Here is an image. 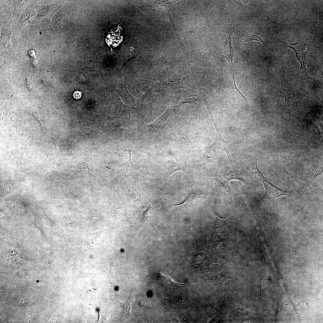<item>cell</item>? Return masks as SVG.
<instances>
[{"label": "cell", "instance_id": "6da1fadb", "mask_svg": "<svg viewBox=\"0 0 323 323\" xmlns=\"http://www.w3.org/2000/svg\"><path fill=\"white\" fill-rule=\"evenodd\" d=\"M257 165V173L263 184L265 190V194L263 198L264 200L272 202L276 198L283 195L287 196L292 194L291 192L281 190L271 183L258 170Z\"/></svg>", "mask_w": 323, "mask_h": 323}, {"label": "cell", "instance_id": "7a4b0ae2", "mask_svg": "<svg viewBox=\"0 0 323 323\" xmlns=\"http://www.w3.org/2000/svg\"><path fill=\"white\" fill-rule=\"evenodd\" d=\"M111 113L113 117H120L127 114L136 113V108L133 104L126 105L123 103L118 95L114 92L110 106Z\"/></svg>", "mask_w": 323, "mask_h": 323}, {"label": "cell", "instance_id": "3957f363", "mask_svg": "<svg viewBox=\"0 0 323 323\" xmlns=\"http://www.w3.org/2000/svg\"><path fill=\"white\" fill-rule=\"evenodd\" d=\"M121 20L118 23L112 25L105 33L104 39L107 45L113 48L118 46L122 41L123 33Z\"/></svg>", "mask_w": 323, "mask_h": 323}, {"label": "cell", "instance_id": "277c9868", "mask_svg": "<svg viewBox=\"0 0 323 323\" xmlns=\"http://www.w3.org/2000/svg\"><path fill=\"white\" fill-rule=\"evenodd\" d=\"M174 143L179 148L188 151L195 147L193 144L189 139L188 134L182 127H175L171 132Z\"/></svg>", "mask_w": 323, "mask_h": 323}, {"label": "cell", "instance_id": "5b68a950", "mask_svg": "<svg viewBox=\"0 0 323 323\" xmlns=\"http://www.w3.org/2000/svg\"><path fill=\"white\" fill-rule=\"evenodd\" d=\"M137 44L134 40L133 37L131 36L126 40L123 50L122 61L120 68L121 72L130 61L139 57L137 52Z\"/></svg>", "mask_w": 323, "mask_h": 323}, {"label": "cell", "instance_id": "8992f818", "mask_svg": "<svg viewBox=\"0 0 323 323\" xmlns=\"http://www.w3.org/2000/svg\"><path fill=\"white\" fill-rule=\"evenodd\" d=\"M137 85L139 90L137 101L141 104L148 95L154 92L158 91L161 88L160 84L146 79L138 81Z\"/></svg>", "mask_w": 323, "mask_h": 323}, {"label": "cell", "instance_id": "52a82bcc", "mask_svg": "<svg viewBox=\"0 0 323 323\" xmlns=\"http://www.w3.org/2000/svg\"><path fill=\"white\" fill-rule=\"evenodd\" d=\"M127 78L126 76H121L120 80L115 83V91L122 99L129 104H134L138 102L129 92L126 85Z\"/></svg>", "mask_w": 323, "mask_h": 323}, {"label": "cell", "instance_id": "ba28073f", "mask_svg": "<svg viewBox=\"0 0 323 323\" xmlns=\"http://www.w3.org/2000/svg\"><path fill=\"white\" fill-rule=\"evenodd\" d=\"M280 92L285 96V100L284 108L285 109H295L302 98L303 94L298 91L281 88Z\"/></svg>", "mask_w": 323, "mask_h": 323}, {"label": "cell", "instance_id": "9c48e42d", "mask_svg": "<svg viewBox=\"0 0 323 323\" xmlns=\"http://www.w3.org/2000/svg\"><path fill=\"white\" fill-rule=\"evenodd\" d=\"M223 177L228 182L233 180H238L247 184L244 179V172L242 169L235 166L225 167L222 173Z\"/></svg>", "mask_w": 323, "mask_h": 323}, {"label": "cell", "instance_id": "30bf717a", "mask_svg": "<svg viewBox=\"0 0 323 323\" xmlns=\"http://www.w3.org/2000/svg\"><path fill=\"white\" fill-rule=\"evenodd\" d=\"M61 134L59 132L51 135L52 138V144L49 146L50 153L49 158L47 162L57 165H64L60 156V153L57 148V143L58 139Z\"/></svg>", "mask_w": 323, "mask_h": 323}, {"label": "cell", "instance_id": "8fae6325", "mask_svg": "<svg viewBox=\"0 0 323 323\" xmlns=\"http://www.w3.org/2000/svg\"><path fill=\"white\" fill-rule=\"evenodd\" d=\"M213 182L212 188L218 193L229 196H234L228 185V182L223 177L214 178Z\"/></svg>", "mask_w": 323, "mask_h": 323}, {"label": "cell", "instance_id": "7c38bea8", "mask_svg": "<svg viewBox=\"0 0 323 323\" xmlns=\"http://www.w3.org/2000/svg\"><path fill=\"white\" fill-rule=\"evenodd\" d=\"M231 32H228L227 36L224 43L223 52L225 57L228 60L230 66L231 73V74L235 86H236L234 80L235 67L233 62V57L234 54V50L233 49L231 44Z\"/></svg>", "mask_w": 323, "mask_h": 323}, {"label": "cell", "instance_id": "4fadbf2b", "mask_svg": "<svg viewBox=\"0 0 323 323\" xmlns=\"http://www.w3.org/2000/svg\"><path fill=\"white\" fill-rule=\"evenodd\" d=\"M129 159L126 163L127 177L131 176L134 181V187L135 189L141 190L139 183L138 174L141 164L140 162L137 164H133L131 160V155H129Z\"/></svg>", "mask_w": 323, "mask_h": 323}, {"label": "cell", "instance_id": "5bb4252c", "mask_svg": "<svg viewBox=\"0 0 323 323\" xmlns=\"http://www.w3.org/2000/svg\"><path fill=\"white\" fill-rule=\"evenodd\" d=\"M176 161L171 162L167 160L164 164L160 163L164 167L165 170V177L169 179L173 173L181 171L184 172L186 171V167L183 163L179 159L175 157Z\"/></svg>", "mask_w": 323, "mask_h": 323}, {"label": "cell", "instance_id": "9a60e30c", "mask_svg": "<svg viewBox=\"0 0 323 323\" xmlns=\"http://www.w3.org/2000/svg\"><path fill=\"white\" fill-rule=\"evenodd\" d=\"M155 191L158 196L162 199H167L172 196L174 192L160 181L154 174L152 175Z\"/></svg>", "mask_w": 323, "mask_h": 323}, {"label": "cell", "instance_id": "2e32d148", "mask_svg": "<svg viewBox=\"0 0 323 323\" xmlns=\"http://www.w3.org/2000/svg\"><path fill=\"white\" fill-rule=\"evenodd\" d=\"M288 44L292 45V47H289L294 50L298 59L301 63V66L303 65L304 66L306 53L309 50V47L307 43L300 41L295 43Z\"/></svg>", "mask_w": 323, "mask_h": 323}, {"label": "cell", "instance_id": "e0dca14e", "mask_svg": "<svg viewBox=\"0 0 323 323\" xmlns=\"http://www.w3.org/2000/svg\"><path fill=\"white\" fill-rule=\"evenodd\" d=\"M207 196V194L202 191H194L189 193L184 201L177 205L191 206L196 205L205 199Z\"/></svg>", "mask_w": 323, "mask_h": 323}, {"label": "cell", "instance_id": "ac0fdd59", "mask_svg": "<svg viewBox=\"0 0 323 323\" xmlns=\"http://www.w3.org/2000/svg\"><path fill=\"white\" fill-rule=\"evenodd\" d=\"M23 110L32 116L35 117L42 123L47 121V118L45 116L47 113L44 109L38 105H32L23 107Z\"/></svg>", "mask_w": 323, "mask_h": 323}, {"label": "cell", "instance_id": "d6986e66", "mask_svg": "<svg viewBox=\"0 0 323 323\" xmlns=\"http://www.w3.org/2000/svg\"><path fill=\"white\" fill-rule=\"evenodd\" d=\"M252 41H259L262 43L266 46L264 43V42L259 37L256 35L242 33L237 36L236 39V43L237 46L239 44L241 43L245 42H249Z\"/></svg>", "mask_w": 323, "mask_h": 323}, {"label": "cell", "instance_id": "ffe728a7", "mask_svg": "<svg viewBox=\"0 0 323 323\" xmlns=\"http://www.w3.org/2000/svg\"><path fill=\"white\" fill-rule=\"evenodd\" d=\"M76 164L78 167L86 173L91 175L88 167V164L82 161L81 159H76L75 160Z\"/></svg>", "mask_w": 323, "mask_h": 323}, {"label": "cell", "instance_id": "44dd1931", "mask_svg": "<svg viewBox=\"0 0 323 323\" xmlns=\"http://www.w3.org/2000/svg\"><path fill=\"white\" fill-rule=\"evenodd\" d=\"M116 301L120 304L124 311V312H125V313H126L128 316H132L130 314V311L132 308V305L129 304L128 303L121 302L118 300Z\"/></svg>", "mask_w": 323, "mask_h": 323}, {"label": "cell", "instance_id": "7402d4cb", "mask_svg": "<svg viewBox=\"0 0 323 323\" xmlns=\"http://www.w3.org/2000/svg\"><path fill=\"white\" fill-rule=\"evenodd\" d=\"M153 210L151 207L150 206L144 212L143 217V220H148L151 217Z\"/></svg>", "mask_w": 323, "mask_h": 323}, {"label": "cell", "instance_id": "603a6c76", "mask_svg": "<svg viewBox=\"0 0 323 323\" xmlns=\"http://www.w3.org/2000/svg\"><path fill=\"white\" fill-rule=\"evenodd\" d=\"M17 302L21 306H25L26 303V300L24 298H20L18 300Z\"/></svg>", "mask_w": 323, "mask_h": 323}, {"label": "cell", "instance_id": "cb8c5ba5", "mask_svg": "<svg viewBox=\"0 0 323 323\" xmlns=\"http://www.w3.org/2000/svg\"><path fill=\"white\" fill-rule=\"evenodd\" d=\"M81 95L82 93L79 91H76L75 92L73 95L74 97L76 99H79L80 98Z\"/></svg>", "mask_w": 323, "mask_h": 323}]
</instances>
